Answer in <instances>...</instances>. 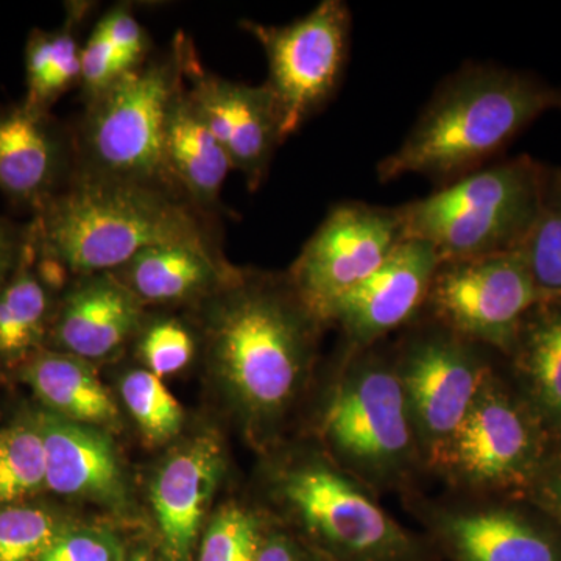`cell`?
<instances>
[{
    "label": "cell",
    "mask_w": 561,
    "mask_h": 561,
    "mask_svg": "<svg viewBox=\"0 0 561 561\" xmlns=\"http://www.w3.org/2000/svg\"><path fill=\"white\" fill-rule=\"evenodd\" d=\"M195 309L210 368L247 434L275 448L312 381L327 327L287 273L238 268Z\"/></svg>",
    "instance_id": "cell-1"
},
{
    "label": "cell",
    "mask_w": 561,
    "mask_h": 561,
    "mask_svg": "<svg viewBox=\"0 0 561 561\" xmlns=\"http://www.w3.org/2000/svg\"><path fill=\"white\" fill-rule=\"evenodd\" d=\"M210 219L171 192L76 172L31 228L41 256L76 278L114 272L151 247L221 250Z\"/></svg>",
    "instance_id": "cell-2"
},
{
    "label": "cell",
    "mask_w": 561,
    "mask_h": 561,
    "mask_svg": "<svg viewBox=\"0 0 561 561\" xmlns=\"http://www.w3.org/2000/svg\"><path fill=\"white\" fill-rule=\"evenodd\" d=\"M561 111V88L501 66L471 65L448 77L393 153L381 183L421 175L438 187L481 171L531 122Z\"/></svg>",
    "instance_id": "cell-3"
},
{
    "label": "cell",
    "mask_w": 561,
    "mask_h": 561,
    "mask_svg": "<svg viewBox=\"0 0 561 561\" xmlns=\"http://www.w3.org/2000/svg\"><path fill=\"white\" fill-rule=\"evenodd\" d=\"M313 443L379 497L421 490L426 461L393 343L341 348L313 416Z\"/></svg>",
    "instance_id": "cell-4"
},
{
    "label": "cell",
    "mask_w": 561,
    "mask_h": 561,
    "mask_svg": "<svg viewBox=\"0 0 561 561\" xmlns=\"http://www.w3.org/2000/svg\"><path fill=\"white\" fill-rule=\"evenodd\" d=\"M265 490L276 507L268 515L331 561H443L423 531L402 526L316 443L273 454Z\"/></svg>",
    "instance_id": "cell-5"
},
{
    "label": "cell",
    "mask_w": 561,
    "mask_h": 561,
    "mask_svg": "<svg viewBox=\"0 0 561 561\" xmlns=\"http://www.w3.org/2000/svg\"><path fill=\"white\" fill-rule=\"evenodd\" d=\"M191 44L190 36L179 33L165 54L150 57L84 102L72 128L76 172L146 184L186 198L165 164L164 125L172 99L186 83Z\"/></svg>",
    "instance_id": "cell-6"
},
{
    "label": "cell",
    "mask_w": 561,
    "mask_h": 561,
    "mask_svg": "<svg viewBox=\"0 0 561 561\" xmlns=\"http://www.w3.org/2000/svg\"><path fill=\"white\" fill-rule=\"evenodd\" d=\"M551 169L529 154L497 162L398 206L405 238L430 243L442 262L518 250L541 208Z\"/></svg>",
    "instance_id": "cell-7"
},
{
    "label": "cell",
    "mask_w": 561,
    "mask_h": 561,
    "mask_svg": "<svg viewBox=\"0 0 561 561\" xmlns=\"http://www.w3.org/2000/svg\"><path fill=\"white\" fill-rule=\"evenodd\" d=\"M552 432L494 368L459 430L427 465L451 493L523 497L545 465Z\"/></svg>",
    "instance_id": "cell-8"
},
{
    "label": "cell",
    "mask_w": 561,
    "mask_h": 561,
    "mask_svg": "<svg viewBox=\"0 0 561 561\" xmlns=\"http://www.w3.org/2000/svg\"><path fill=\"white\" fill-rule=\"evenodd\" d=\"M442 560L561 561V527L515 496H476L423 490L401 497Z\"/></svg>",
    "instance_id": "cell-9"
},
{
    "label": "cell",
    "mask_w": 561,
    "mask_h": 561,
    "mask_svg": "<svg viewBox=\"0 0 561 561\" xmlns=\"http://www.w3.org/2000/svg\"><path fill=\"white\" fill-rule=\"evenodd\" d=\"M402 331L393 343L394 362L427 470L496 367L490 350L426 317Z\"/></svg>",
    "instance_id": "cell-10"
},
{
    "label": "cell",
    "mask_w": 561,
    "mask_h": 561,
    "mask_svg": "<svg viewBox=\"0 0 561 561\" xmlns=\"http://www.w3.org/2000/svg\"><path fill=\"white\" fill-rule=\"evenodd\" d=\"M351 11L342 0H323L287 25L242 21L268 62L265 81L278 105L286 142L334 98L351 47Z\"/></svg>",
    "instance_id": "cell-11"
},
{
    "label": "cell",
    "mask_w": 561,
    "mask_h": 561,
    "mask_svg": "<svg viewBox=\"0 0 561 561\" xmlns=\"http://www.w3.org/2000/svg\"><path fill=\"white\" fill-rule=\"evenodd\" d=\"M546 301L522 251L442 262L424 312L435 323L476 345L511 356L526 313Z\"/></svg>",
    "instance_id": "cell-12"
},
{
    "label": "cell",
    "mask_w": 561,
    "mask_h": 561,
    "mask_svg": "<svg viewBox=\"0 0 561 561\" xmlns=\"http://www.w3.org/2000/svg\"><path fill=\"white\" fill-rule=\"evenodd\" d=\"M405 239L398 206L341 203L305 243L287 276L324 323L331 306L378 271Z\"/></svg>",
    "instance_id": "cell-13"
},
{
    "label": "cell",
    "mask_w": 561,
    "mask_h": 561,
    "mask_svg": "<svg viewBox=\"0 0 561 561\" xmlns=\"http://www.w3.org/2000/svg\"><path fill=\"white\" fill-rule=\"evenodd\" d=\"M440 264L430 243L405 239L378 271L331 306L324 323L341 331L342 348L386 342L391 332L405 330L423 316Z\"/></svg>",
    "instance_id": "cell-14"
},
{
    "label": "cell",
    "mask_w": 561,
    "mask_h": 561,
    "mask_svg": "<svg viewBox=\"0 0 561 561\" xmlns=\"http://www.w3.org/2000/svg\"><path fill=\"white\" fill-rule=\"evenodd\" d=\"M186 90L232 169L247 187L257 191L267 176L276 149L284 144L278 105L267 84L221 79L203 68L194 43L187 50Z\"/></svg>",
    "instance_id": "cell-15"
},
{
    "label": "cell",
    "mask_w": 561,
    "mask_h": 561,
    "mask_svg": "<svg viewBox=\"0 0 561 561\" xmlns=\"http://www.w3.org/2000/svg\"><path fill=\"white\" fill-rule=\"evenodd\" d=\"M76 171L72 128L22 101L0 106V191L7 198L35 216Z\"/></svg>",
    "instance_id": "cell-16"
},
{
    "label": "cell",
    "mask_w": 561,
    "mask_h": 561,
    "mask_svg": "<svg viewBox=\"0 0 561 561\" xmlns=\"http://www.w3.org/2000/svg\"><path fill=\"white\" fill-rule=\"evenodd\" d=\"M146 313L113 273L76 276L58 295L46 348L90 364L116 359L135 342Z\"/></svg>",
    "instance_id": "cell-17"
},
{
    "label": "cell",
    "mask_w": 561,
    "mask_h": 561,
    "mask_svg": "<svg viewBox=\"0 0 561 561\" xmlns=\"http://www.w3.org/2000/svg\"><path fill=\"white\" fill-rule=\"evenodd\" d=\"M224 472V446L216 435L206 434L176 449L154 474L150 502L169 561H192Z\"/></svg>",
    "instance_id": "cell-18"
},
{
    "label": "cell",
    "mask_w": 561,
    "mask_h": 561,
    "mask_svg": "<svg viewBox=\"0 0 561 561\" xmlns=\"http://www.w3.org/2000/svg\"><path fill=\"white\" fill-rule=\"evenodd\" d=\"M46 454V489L106 507L127 500L124 472L108 435L49 411L35 416Z\"/></svg>",
    "instance_id": "cell-19"
},
{
    "label": "cell",
    "mask_w": 561,
    "mask_h": 561,
    "mask_svg": "<svg viewBox=\"0 0 561 561\" xmlns=\"http://www.w3.org/2000/svg\"><path fill=\"white\" fill-rule=\"evenodd\" d=\"M238 272L221 250L160 245L113 273L144 306H201Z\"/></svg>",
    "instance_id": "cell-20"
},
{
    "label": "cell",
    "mask_w": 561,
    "mask_h": 561,
    "mask_svg": "<svg viewBox=\"0 0 561 561\" xmlns=\"http://www.w3.org/2000/svg\"><path fill=\"white\" fill-rule=\"evenodd\" d=\"M164 160L181 194L202 213L216 216L221 209V186L232 165L191 101L186 83L165 116Z\"/></svg>",
    "instance_id": "cell-21"
},
{
    "label": "cell",
    "mask_w": 561,
    "mask_h": 561,
    "mask_svg": "<svg viewBox=\"0 0 561 561\" xmlns=\"http://www.w3.org/2000/svg\"><path fill=\"white\" fill-rule=\"evenodd\" d=\"M58 287L47 278L28 224L20 264L0 286V365L21 367L46 348Z\"/></svg>",
    "instance_id": "cell-22"
},
{
    "label": "cell",
    "mask_w": 561,
    "mask_h": 561,
    "mask_svg": "<svg viewBox=\"0 0 561 561\" xmlns=\"http://www.w3.org/2000/svg\"><path fill=\"white\" fill-rule=\"evenodd\" d=\"M21 379L47 411L61 419L111 430L119 424V411L90 362L43 348L20 367Z\"/></svg>",
    "instance_id": "cell-23"
},
{
    "label": "cell",
    "mask_w": 561,
    "mask_h": 561,
    "mask_svg": "<svg viewBox=\"0 0 561 561\" xmlns=\"http://www.w3.org/2000/svg\"><path fill=\"white\" fill-rule=\"evenodd\" d=\"M522 394L552 434L561 432V301L546 300L526 313L511 356Z\"/></svg>",
    "instance_id": "cell-24"
},
{
    "label": "cell",
    "mask_w": 561,
    "mask_h": 561,
    "mask_svg": "<svg viewBox=\"0 0 561 561\" xmlns=\"http://www.w3.org/2000/svg\"><path fill=\"white\" fill-rule=\"evenodd\" d=\"M66 21L55 31L35 28L25 44V84L22 102L50 113L66 92L80 87V25L90 14V2L66 3Z\"/></svg>",
    "instance_id": "cell-25"
},
{
    "label": "cell",
    "mask_w": 561,
    "mask_h": 561,
    "mask_svg": "<svg viewBox=\"0 0 561 561\" xmlns=\"http://www.w3.org/2000/svg\"><path fill=\"white\" fill-rule=\"evenodd\" d=\"M46 489V454L35 416L0 430V507Z\"/></svg>",
    "instance_id": "cell-26"
},
{
    "label": "cell",
    "mask_w": 561,
    "mask_h": 561,
    "mask_svg": "<svg viewBox=\"0 0 561 561\" xmlns=\"http://www.w3.org/2000/svg\"><path fill=\"white\" fill-rule=\"evenodd\" d=\"M518 250L542 297L561 301L560 171H551L537 219Z\"/></svg>",
    "instance_id": "cell-27"
},
{
    "label": "cell",
    "mask_w": 561,
    "mask_h": 561,
    "mask_svg": "<svg viewBox=\"0 0 561 561\" xmlns=\"http://www.w3.org/2000/svg\"><path fill=\"white\" fill-rule=\"evenodd\" d=\"M271 522L265 511L236 502L224 505L203 534L197 561L256 560Z\"/></svg>",
    "instance_id": "cell-28"
},
{
    "label": "cell",
    "mask_w": 561,
    "mask_h": 561,
    "mask_svg": "<svg viewBox=\"0 0 561 561\" xmlns=\"http://www.w3.org/2000/svg\"><path fill=\"white\" fill-rule=\"evenodd\" d=\"M121 394L147 440L164 443L179 434L183 409L157 375L147 368L128 371L121 379Z\"/></svg>",
    "instance_id": "cell-29"
},
{
    "label": "cell",
    "mask_w": 561,
    "mask_h": 561,
    "mask_svg": "<svg viewBox=\"0 0 561 561\" xmlns=\"http://www.w3.org/2000/svg\"><path fill=\"white\" fill-rule=\"evenodd\" d=\"M66 524L38 505L0 507V561H41Z\"/></svg>",
    "instance_id": "cell-30"
},
{
    "label": "cell",
    "mask_w": 561,
    "mask_h": 561,
    "mask_svg": "<svg viewBox=\"0 0 561 561\" xmlns=\"http://www.w3.org/2000/svg\"><path fill=\"white\" fill-rule=\"evenodd\" d=\"M135 343L147 370L161 379L186 368L197 348L190 324L175 317H149L147 313Z\"/></svg>",
    "instance_id": "cell-31"
},
{
    "label": "cell",
    "mask_w": 561,
    "mask_h": 561,
    "mask_svg": "<svg viewBox=\"0 0 561 561\" xmlns=\"http://www.w3.org/2000/svg\"><path fill=\"white\" fill-rule=\"evenodd\" d=\"M124 542L103 527L69 526L44 553L41 561H125Z\"/></svg>",
    "instance_id": "cell-32"
},
{
    "label": "cell",
    "mask_w": 561,
    "mask_h": 561,
    "mask_svg": "<svg viewBox=\"0 0 561 561\" xmlns=\"http://www.w3.org/2000/svg\"><path fill=\"white\" fill-rule=\"evenodd\" d=\"M136 68L139 66L114 49L110 41L94 27L81 49L80 88L83 103L98 98L103 91L108 90L114 81Z\"/></svg>",
    "instance_id": "cell-33"
},
{
    "label": "cell",
    "mask_w": 561,
    "mask_h": 561,
    "mask_svg": "<svg viewBox=\"0 0 561 561\" xmlns=\"http://www.w3.org/2000/svg\"><path fill=\"white\" fill-rule=\"evenodd\" d=\"M99 32L110 41L119 54L135 62L144 65L150 58V38L146 28L136 20L130 3H119L106 11L95 25Z\"/></svg>",
    "instance_id": "cell-34"
},
{
    "label": "cell",
    "mask_w": 561,
    "mask_h": 561,
    "mask_svg": "<svg viewBox=\"0 0 561 561\" xmlns=\"http://www.w3.org/2000/svg\"><path fill=\"white\" fill-rule=\"evenodd\" d=\"M272 518V516H271ZM254 561H331L298 537L289 527L272 518Z\"/></svg>",
    "instance_id": "cell-35"
},
{
    "label": "cell",
    "mask_w": 561,
    "mask_h": 561,
    "mask_svg": "<svg viewBox=\"0 0 561 561\" xmlns=\"http://www.w3.org/2000/svg\"><path fill=\"white\" fill-rule=\"evenodd\" d=\"M523 497L561 527V456L545 465Z\"/></svg>",
    "instance_id": "cell-36"
},
{
    "label": "cell",
    "mask_w": 561,
    "mask_h": 561,
    "mask_svg": "<svg viewBox=\"0 0 561 561\" xmlns=\"http://www.w3.org/2000/svg\"><path fill=\"white\" fill-rule=\"evenodd\" d=\"M27 236L28 224L20 225L0 216V286L20 264Z\"/></svg>",
    "instance_id": "cell-37"
},
{
    "label": "cell",
    "mask_w": 561,
    "mask_h": 561,
    "mask_svg": "<svg viewBox=\"0 0 561 561\" xmlns=\"http://www.w3.org/2000/svg\"><path fill=\"white\" fill-rule=\"evenodd\" d=\"M125 561H157L147 549H133L131 552L127 553Z\"/></svg>",
    "instance_id": "cell-38"
},
{
    "label": "cell",
    "mask_w": 561,
    "mask_h": 561,
    "mask_svg": "<svg viewBox=\"0 0 561 561\" xmlns=\"http://www.w3.org/2000/svg\"><path fill=\"white\" fill-rule=\"evenodd\" d=\"M559 435H560V437H561V432H560V434H559Z\"/></svg>",
    "instance_id": "cell-39"
},
{
    "label": "cell",
    "mask_w": 561,
    "mask_h": 561,
    "mask_svg": "<svg viewBox=\"0 0 561 561\" xmlns=\"http://www.w3.org/2000/svg\"><path fill=\"white\" fill-rule=\"evenodd\" d=\"M560 175H561V171H560Z\"/></svg>",
    "instance_id": "cell-40"
}]
</instances>
